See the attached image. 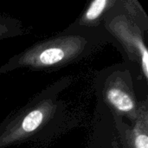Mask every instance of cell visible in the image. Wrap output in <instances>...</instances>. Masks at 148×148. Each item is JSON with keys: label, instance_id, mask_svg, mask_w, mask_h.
I'll use <instances>...</instances> for the list:
<instances>
[{"label": "cell", "instance_id": "1", "mask_svg": "<svg viewBox=\"0 0 148 148\" xmlns=\"http://www.w3.org/2000/svg\"><path fill=\"white\" fill-rule=\"evenodd\" d=\"M86 36L79 34L63 35L36 44L27 51L11 59L0 69L11 70L14 68L29 67L31 69H49L65 65L85 56L91 49Z\"/></svg>", "mask_w": 148, "mask_h": 148}, {"label": "cell", "instance_id": "2", "mask_svg": "<svg viewBox=\"0 0 148 148\" xmlns=\"http://www.w3.org/2000/svg\"><path fill=\"white\" fill-rule=\"evenodd\" d=\"M109 30L126 49L127 56H133L140 63L144 77L148 76V52L140 30L134 29L130 20L122 16L111 17L108 23Z\"/></svg>", "mask_w": 148, "mask_h": 148}, {"label": "cell", "instance_id": "3", "mask_svg": "<svg viewBox=\"0 0 148 148\" xmlns=\"http://www.w3.org/2000/svg\"><path fill=\"white\" fill-rule=\"evenodd\" d=\"M52 104V102L44 101L42 104H38L36 107L25 111L19 118H16V121L10 124V130L5 132L3 136L0 138V141L3 140L0 147L23 139L38 130L51 114Z\"/></svg>", "mask_w": 148, "mask_h": 148}, {"label": "cell", "instance_id": "4", "mask_svg": "<svg viewBox=\"0 0 148 148\" xmlns=\"http://www.w3.org/2000/svg\"><path fill=\"white\" fill-rule=\"evenodd\" d=\"M105 99L116 112L134 120L139 116L140 112L134 93L128 89L127 85L117 81L109 83L105 89Z\"/></svg>", "mask_w": 148, "mask_h": 148}, {"label": "cell", "instance_id": "5", "mask_svg": "<svg viewBox=\"0 0 148 148\" xmlns=\"http://www.w3.org/2000/svg\"><path fill=\"white\" fill-rule=\"evenodd\" d=\"M117 2L110 0H95L90 3L87 10L82 16L79 24L80 26H92L98 23L101 18L107 14L108 10L114 9V5Z\"/></svg>", "mask_w": 148, "mask_h": 148}, {"label": "cell", "instance_id": "6", "mask_svg": "<svg viewBox=\"0 0 148 148\" xmlns=\"http://www.w3.org/2000/svg\"><path fill=\"white\" fill-rule=\"evenodd\" d=\"M129 144L131 148H148L147 136V114L144 111L141 117L136 119L134 129L129 134Z\"/></svg>", "mask_w": 148, "mask_h": 148}]
</instances>
